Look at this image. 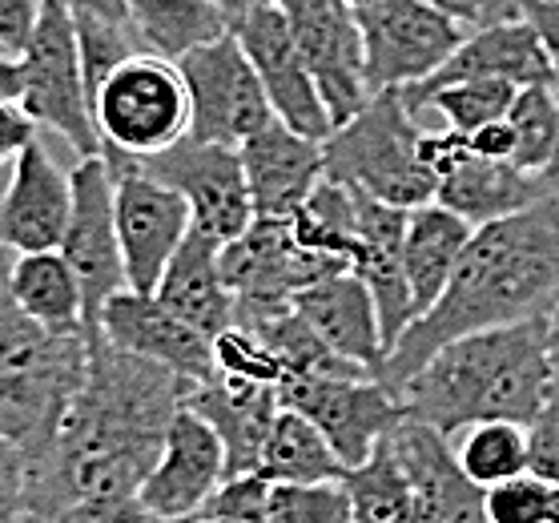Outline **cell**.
Returning <instances> with one entry per match:
<instances>
[{
    "label": "cell",
    "instance_id": "cell-1",
    "mask_svg": "<svg viewBox=\"0 0 559 523\" xmlns=\"http://www.w3.org/2000/svg\"><path fill=\"white\" fill-rule=\"evenodd\" d=\"M190 387L186 375L121 350L97 322H85V375L49 439L25 451L21 520L76 496H138Z\"/></svg>",
    "mask_w": 559,
    "mask_h": 523
},
{
    "label": "cell",
    "instance_id": "cell-2",
    "mask_svg": "<svg viewBox=\"0 0 559 523\" xmlns=\"http://www.w3.org/2000/svg\"><path fill=\"white\" fill-rule=\"evenodd\" d=\"M559 302V202L544 193L515 214L475 226L455 274L427 314L394 338L379 379L394 399L443 343L523 319H544Z\"/></svg>",
    "mask_w": 559,
    "mask_h": 523
},
{
    "label": "cell",
    "instance_id": "cell-3",
    "mask_svg": "<svg viewBox=\"0 0 559 523\" xmlns=\"http://www.w3.org/2000/svg\"><path fill=\"white\" fill-rule=\"evenodd\" d=\"M547 322L523 319L443 343L399 391L403 415L459 435L471 423H532L551 395Z\"/></svg>",
    "mask_w": 559,
    "mask_h": 523
},
{
    "label": "cell",
    "instance_id": "cell-4",
    "mask_svg": "<svg viewBox=\"0 0 559 523\" xmlns=\"http://www.w3.org/2000/svg\"><path fill=\"white\" fill-rule=\"evenodd\" d=\"M13 250L0 246V435L33 451L52 435L85 375V326L49 331L9 290Z\"/></svg>",
    "mask_w": 559,
    "mask_h": 523
},
{
    "label": "cell",
    "instance_id": "cell-5",
    "mask_svg": "<svg viewBox=\"0 0 559 523\" xmlns=\"http://www.w3.org/2000/svg\"><path fill=\"white\" fill-rule=\"evenodd\" d=\"M423 129L399 90L370 93L350 121L322 138L326 178L379 198L386 205L415 210L435 202V178L419 157Z\"/></svg>",
    "mask_w": 559,
    "mask_h": 523
},
{
    "label": "cell",
    "instance_id": "cell-6",
    "mask_svg": "<svg viewBox=\"0 0 559 523\" xmlns=\"http://www.w3.org/2000/svg\"><path fill=\"white\" fill-rule=\"evenodd\" d=\"M102 154L153 157L190 133V97L178 61L150 49L117 61L90 97Z\"/></svg>",
    "mask_w": 559,
    "mask_h": 523
},
{
    "label": "cell",
    "instance_id": "cell-7",
    "mask_svg": "<svg viewBox=\"0 0 559 523\" xmlns=\"http://www.w3.org/2000/svg\"><path fill=\"white\" fill-rule=\"evenodd\" d=\"M21 61V105L37 121V129H52L76 150V157H102V133L93 126L85 73H81V52H76L73 13L45 0L25 49L16 52Z\"/></svg>",
    "mask_w": 559,
    "mask_h": 523
},
{
    "label": "cell",
    "instance_id": "cell-8",
    "mask_svg": "<svg viewBox=\"0 0 559 523\" xmlns=\"http://www.w3.org/2000/svg\"><path fill=\"white\" fill-rule=\"evenodd\" d=\"M178 69L186 81V97H190V133L186 138L217 141V145L238 150L254 129H262L274 117L266 90L234 37V28L198 49L181 52Z\"/></svg>",
    "mask_w": 559,
    "mask_h": 523
},
{
    "label": "cell",
    "instance_id": "cell-9",
    "mask_svg": "<svg viewBox=\"0 0 559 523\" xmlns=\"http://www.w3.org/2000/svg\"><path fill=\"white\" fill-rule=\"evenodd\" d=\"M355 25L370 93L407 90L431 78L471 33L455 16L427 9L419 0H374L367 9H355Z\"/></svg>",
    "mask_w": 559,
    "mask_h": 523
},
{
    "label": "cell",
    "instance_id": "cell-10",
    "mask_svg": "<svg viewBox=\"0 0 559 523\" xmlns=\"http://www.w3.org/2000/svg\"><path fill=\"white\" fill-rule=\"evenodd\" d=\"M278 403L298 411L326 435L343 467H358L370 447L403 419V403L374 375H298L278 379Z\"/></svg>",
    "mask_w": 559,
    "mask_h": 523
},
{
    "label": "cell",
    "instance_id": "cell-11",
    "mask_svg": "<svg viewBox=\"0 0 559 523\" xmlns=\"http://www.w3.org/2000/svg\"><path fill=\"white\" fill-rule=\"evenodd\" d=\"M114 174V222L121 266H126L129 290L153 294L157 278L174 250L181 246L186 230L193 226V214L186 198L174 186L150 178L121 154H102Z\"/></svg>",
    "mask_w": 559,
    "mask_h": 523
},
{
    "label": "cell",
    "instance_id": "cell-12",
    "mask_svg": "<svg viewBox=\"0 0 559 523\" xmlns=\"http://www.w3.org/2000/svg\"><path fill=\"white\" fill-rule=\"evenodd\" d=\"M150 178L166 181L186 198L193 214V226L205 230L214 242L226 246L229 238L254 222V205L246 190L242 157L234 145H217V141H193L181 138L169 150L153 157H129Z\"/></svg>",
    "mask_w": 559,
    "mask_h": 523
},
{
    "label": "cell",
    "instance_id": "cell-13",
    "mask_svg": "<svg viewBox=\"0 0 559 523\" xmlns=\"http://www.w3.org/2000/svg\"><path fill=\"white\" fill-rule=\"evenodd\" d=\"M222 278L234 294V310L242 307H286L306 282L331 270H350L338 258L306 250L290 234L286 217H254L238 238L222 246Z\"/></svg>",
    "mask_w": 559,
    "mask_h": 523
},
{
    "label": "cell",
    "instance_id": "cell-14",
    "mask_svg": "<svg viewBox=\"0 0 559 523\" xmlns=\"http://www.w3.org/2000/svg\"><path fill=\"white\" fill-rule=\"evenodd\" d=\"M274 4L290 25V37L322 93L331 121L334 126L350 121L370 97L355 13L343 0H274Z\"/></svg>",
    "mask_w": 559,
    "mask_h": 523
},
{
    "label": "cell",
    "instance_id": "cell-15",
    "mask_svg": "<svg viewBox=\"0 0 559 523\" xmlns=\"http://www.w3.org/2000/svg\"><path fill=\"white\" fill-rule=\"evenodd\" d=\"M234 37L242 45V52L254 64L258 81L266 90V102L274 109L282 126L298 129L306 138L322 141L334 129L326 105H322V93H318L310 69H306L302 52L294 45L290 25L274 0H262L250 13H242L234 21Z\"/></svg>",
    "mask_w": 559,
    "mask_h": 523
},
{
    "label": "cell",
    "instance_id": "cell-16",
    "mask_svg": "<svg viewBox=\"0 0 559 523\" xmlns=\"http://www.w3.org/2000/svg\"><path fill=\"white\" fill-rule=\"evenodd\" d=\"M69 181H73V205H69V222L57 250L81 278L85 322H93L105 298L126 286L114 222V174L105 166V157H81L69 169Z\"/></svg>",
    "mask_w": 559,
    "mask_h": 523
},
{
    "label": "cell",
    "instance_id": "cell-17",
    "mask_svg": "<svg viewBox=\"0 0 559 523\" xmlns=\"http://www.w3.org/2000/svg\"><path fill=\"white\" fill-rule=\"evenodd\" d=\"M467 78H499V81H511V85L551 81V61H547L544 40H539L532 21L527 16H503V21L475 25L431 78L415 81V85H407V90L399 93L411 105V114L419 117L435 90Z\"/></svg>",
    "mask_w": 559,
    "mask_h": 523
},
{
    "label": "cell",
    "instance_id": "cell-18",
    "mask_svg": "<svg viewBox=\"0 0 559 523\" xmlns=\"http://www.w3.org/2000/svg\"><path fill=\"white\" fill-rule=\"evenodd\" d=\"M226 479V451L210 423L193 407H181L169 423L162 451L138 487L141 508L150 515H190Z\"/></svg>",
    "mask_w": 559,
    "mask_h": 523
},
{
    "label": "cell",
    "instance_id": "cell-19",
    "mask_svg": "<svg viewBox=\"0 0 559 523\" xmlns=\"http://www.w3.org/2000/svg\"><path fill=\"white\" fill-rule=\"evenodd\" d=\"M93 322L121 350H133V355L157 362V367L178 370L190 383H202V379L214 375V346H210V338L198 334L193 326H186L153 294L121 286V290L105 298Z\"/></svg>",
    "mask_w": 559,
    "mask_h": 523
},
{
    "label": "cell",
    "instance_id": "cell-20",
    "mask_svg": "<svg viewBox=\"0 0 559 523\" xmlns=\"http://www.w3.org/2000/svg\"><path fill=\"white\" fill-rule=\"evenodd\" d=\"M73 205V181L69 169L57 166V157L33 138L13 157V178L0 193V246L13 254L33 250H57Z\"/></svg>",
    "mask_w": 559,
    "mask_h": 523
},
{
    "label": "cell",
    "instance_id": "cell-21",
    "mask_svg": "<svg viewBox=\"0 0 559 523\" xmlns=\"http://www.w3.org/2000/svg\"><path fill=\"white\" fill-rule=\"evenodd\" d=\"M403 205H386L379 198L355 190V274L370 290L374 314H379L382 346L391 350L394 338L415 322V298H411L407 274H403V234H407Z\"/></svg>",
    "mask_w": 559,
    "mask_h": 523
},
{
    "label": "cell",
    "instance_id": "cell-22",
    "mask_svg": "<svg viewBox=\"0 0 559 523\" xmlns=\"http://www.w3.org/2000/svg\"><path fill=\"white\" fill-rule=\"evenodd\" d=\"M391 439L415 487V523H491L484 487L459 467L447 435L403 415L391 427Z\"/></svg>",
    "mask_w": 559,
    "mask_h": 523
},
{
    "label": "cell",
    "instance_id": "cell-23",
    "mask_svg": "<svg viewBox=\"0 0 559 523\" xmlns=\"http://www.w3.org/2000/svg\"><path fill=\"white\" fill-rule=\"evenodd\" d=\"M238 157H242L254 217H290L306 202V193L326 178L322 141L282 126L278 117L254 129L238 145Z\"/></svg>",
    "mask_w": 559,
    "mask_h": 523
},
{
    "label": "cell",
    "instance_id": "cell-24",
    "mask_svg": "<svg viewBox=\"0 0 559 523\" xmlns=\"http://www.w3.org/2000/svg\"><path fill=\"white\" fill-rule=\"evenodd\" d=\"M294 314L310 326V331L331 346L334 355L350 358L370 375H379L386 346L379 334V314L370 302V290L362 286L355 270H331L306 282L302 290L290 298Z\"/></svg>",
    "mask_w": 559,
    "mask_h": 523
},
{
    "label": "cell",
    "instance_id": "cell-25",
    "mask_svg": "<svg viewBox=\"0 0 559 523\" xmlns=\"http://www.w3.org/2000/svg\"><path fill=\"white\" fill-rule=\"evenodd\" d=\"M217 254H222V242L190 226L162 270L157 286H153V298L205 338H217L234 326V294L222 278V258Z\"/></svg>",
    "mask_w": 559,
    "mask_h": 523
},
{
    "label": "cell",
    "instance_id": "cell-26",
    "mask_svg": "<svg viewBox=\"0 0 559 523\" xmlns=\"http://www.w3.org/2000/svg\"><path fill=\"white\" fill-rule=\"evenodd\" d=\"M186 407H193L222 439L226 451V475L258 472V455L266 443V431L278 415V387L266 383H238L210 375L190 387Z\"/></svg>",
    "mask_w": 559,
    "mask_h": 523
},
{
    "label": "cell",
    "instance_id": "cell-27",
    "mask_svg": "<svg viewBox=\"0 0 559 523\" xmlns=\"http://www.w3.org/2000/svg\"><path fill=\"white\" fill-rule=\"evenodd\" d=\"M544 193L547 186L539 174H527L503 157H479L471 150L435 181V202L447 205L451 214H459L471 226L499 222L523 205L539 202Z\"/></svg>",
    "mask_w": 559,
    "mask_h": 523
},
{
    "label": "cell",
    "instance_id": "cell-28",
    "mask_svg": "<svg viewBox=\"0 0 559 523\" xmlns=\"http://www.w3.org/2000/svg\"><path fill=\"white\" fill-rule=\"evenodd\" d=\"M475 226L451 214L439 202H423L407 214L403 234V274H407L411 298H415V319L431 310V302L443 294V286L455 274L459 258L467 250Z\"/></svg>",
    "mask_w": 559,
    "mask_h": 523
},
{
    "label": "cell",
    "instance_id": "cell-29",
    "mask_svg": "<svg viewBox=\"0 0 559 523\" xmlns=\"http://www.w3.org/2000/svg\"><path fill=\"white\" fill-rule=\"evenodd\" d=\"M9 290L28 319L49 331H81L85 326V290L61 250H33L13 254L9 262Z\"/></svg>",
    "mask_w": 559,
    "mask_h": 523
},
{
    "label": "cell",
    "instance_id": "cell-30",
    "mask_svg": "<svg viewBox=\"0 0 559 523\" xmlns=\"http://www.w3.org/2000/svg\"><path fill=\"white\" fill-rule=\"evenodd\" d=\"M343 472V460L334 455L326 435L306 415L278 403V415L270 423L262 455H258V475L266 484H322V479H338Z\"/></svg>",
    "mask_w": 559,
    "mask_h": 523
},
{
    "label": "cell",
    "instance_id": "cell-31",
    "mask_svg": "<svg viewBox=\"0 0 559 523\" xmlns=\"http://www.w3.org/2000/svg\"><path fill=\"white\" fill-rule=\"evenodd\" d=\"M126 13L141 49L169 61H178L181 52L198 49L229 28V16L214 0H126Z\"/></svg>",
    "mask_w": 559,
    "mask_h": 523
},
{
    "label": "cell",
    "instance_id": "cell-32",
    "mask_svg": "<svg viewBox=\"0 0 559 523\" xmlns=\"http://www.w3.org/2000/svg\"><path fill=\"white\" fill-rule=\"evenodd\" d=\"M343 487L350 499V523H415V487L391 431L370 447L358 467H346Z\"/></svg>",
    "mask_w": 559,
    "mask_h": 523
},
{
    "label": "cell",
    "instance_id": "cell-33",
    "mask_svg": "<svg viewBox=\"0 0 559 523\" xmlns=\"http://www.w3.org/2000/svg\"><path fill=\"white\" fill-rule=\"evenodd\" d=\"M286 222H290V234L306 250L355 266L358 238H355V190L350 186L322 178Z\"/></svg>",
    "mask_w": 559,
    "mask_h": 523
},
{
    "label": "cell",
    "instance_id": "cell-34",
    "mask_svg": "<svg viewBox=\"0 0 559 523\" xmlns=\"http://www.w3.org/2000/svg\"><path fill=\"white\" fill-rule=\"evenodd\" d=\"M451 451L467 479H475L487 491L511 475L527 472V427L508 419L471 423L459 435H451Z\"/></svg>",
    "mask_w": 559,
    "mask_h": 523
},
{
    "label": "cell",
    "instance_id": "cell-35",
    "mask_svg": "<svg viewBox=\"0 0 559 523\" xmlns=\"http://www.w3.org/2000/svg\"><path fill=\"white\" fill-rule=\"evenodd\" d=\"M511 126V166L527 169V174H544V166L556 154L559 141V93L551 81H535L520 85L508 109Z\"/></svg>",
    "mask_w": 559,
    "mask_h": 523
},
{
    "label": "cell",
    "instance_id": "cell-36",
    "mask_svg": "<svg viewBox=\"0 0 559 523\" xmlns=\"http://www.w3.org/2000/svg\"><path fill=\"white\" fill-rule=\"evenodd\" d=\"M520 85L499 78H467V81H451L443 90H435L427 97V109L443 117V129H455V133H471V129L487 126V121H499L508 117L511 97H515Z\"/></svg>",
    "mask_w": 559,
    "mask_h": 523
},
{
    "label": "cell",
    "instance_id": "cell-37",
    "mask_svg": "<svg viewBox=\"0 0 559 523\" xmlns=\"http://www.w3.org/2000/svg\"><path fill=\"white\" fill-rule=\"evenodd\" d=\"M266 523H350L343 475L322 484H270Z\"/></svg>",
    "mask_w": 559,
    "mask_h": 523
},
{
    "label": "cell",
    "instance_id": "cell-38",
    "mask_svg": "<svg viewBox=\"0 0 559 523\" xmlns=\"http://www.w3.org/2000/svg\"><path fill=\"white\" fill-rule=\"evenodd\" d=\"M73 28H76V52H81V73H85V93L93 97V90L105 81V73L117 61H126L129 52H138L141 40L129 25L105 21L97 13H73Z\"/></svg>",
    "mask_w": 559,
    "mask_h": 523
},
{
    "label": "cell",
    "instance_id": "cell-39",
    "mask_svg": "<svg viewBox=\"0 0 559 523\" xmlns=\"http://www.w3.org/2000/svg\"><path fill=\"white\" fill-rule=\"evenodd\" d=\"M214 346V375L222 379H238V383H266L278 387L282 362L258 334L242 331V326H229L217 338H210Z\"/></svg>",
    "mask_w": 559,
    "mask_h": 523
},
{
    "label": "cell",
    "instance_id": "cell-40",
    "mask_svg": "<svg viewBox=\"0 0 559 523\" xmlns=\"http://www.w3.org/2000/svg\"><path fill=\"white\" fill-rule=\"evenodd\" d=\"M484 508L491 523H547L551 520V484L523 472L503 484L487 487Z\"/></svg>",
    "mask_w": 559,
    "mask_h": 523
},
{
    "label": "cell",
    "instance_id": "cell-41",
    "mask_svg": "<svg viewBox=\"0 0 559 523\" xmlns=\"http://www.w3.org/2000/svg\"><path fill=\"white\" fill-rule=\"evenodd\" d=\"M33 138L37 121L21 105V61L13 52H0V166H9Z\"/></svg>",
    "mask_w": 559,
    "mask_h": 523
},
{
    "label": "cell",
    "instance_id": "cell-42",
    "mask_svg": "<svg viewBox=\"0 0 559 523\" xmlns=\"http://www.w3.org/2000/svg\"><path fill=\"white\" fill-rule=\"evenodd\" d=\"M270 484L258 472L226 475L217 491L202 503V511L217 523H266Z\"/></svg>",
    "mask_w": 559,
    "mask_h": 523
},
{
    "label": "cell",
    "instance_id": "cell-43",
    "mask_svg": "<svg viewBox=\"0 0 559 523\" xmlns=\"http://www.w3.org/2000/svg\"><path fill=\"white\" fill-rule=\"evenodd\" d=\"M21 523H150V511L141 508L138 496H76Z\"/></svg>",
    "mask_w": 559,
    "mask_h": 523
},
{
    "label": "cell",
    "instance_id": "cell-44",
    "mask_svg": "<svg viewBox=\"0 0 559 523\" xmlns=\"http://www.w3.org/2000/svg\"><path fill=\"white\" fill-rule=\"evenodd\" d=\"M527 427V472L539 475L544 484L559 487V391L551 387V395L539 411H535Z\"/></svg>",
    "mask_w": 559,
    "mask_h": 523
},
{
    "label": "cell",
    "instance_id": "cell-45",
    "mask_svg": "<svg viewBox=\"0 0 559 523\" xmlns=\"http://www.w3.org/2000/svg\"><path fill=\"white\" fill-rule=\"evenodd\" d=\"M25 447L9 435H0V523H21V515H25Z\"/></svg>",
    "mask_w": 559,
    "mask_h": 523
},
{
    "label": "cell",
    "instance_id": "cell-46",
    "mask_svg": "<svg viewBox=\"0 0 559 523\" xmlns=\"http://www.w3.org/2000/svg\"><path fill=\"white\" fill-rule=\"evenodd\" d=\"M45 0H0V52H21Z\"/></svg>",
    "mask_w": 559,
    "mask_h": 523
},
{
    "label": "cell",
    "instance_id": "cell-47",
    "mask_svg": "<svg viewBox=\"0 0 559 523\" xmlns=\"http://www.w3.org/2000/svg\"><path fill=\"white\" fill-rule=\"evenodd\" d=\"M523 16L535 25L551 61V85L559 93V0H523Z\"/></svg>",
    "mask_w": 559,
    "mask_h": 523
},
{
    "label": "cell",
    "instance_id": "cell-48",
    "mask_svg": "<svg viewBox=\"0 0 559 523\" xmlns=\"http://www.w3.org/2000/svg\"><path fill=\"white\" fill-rule=\"evenodd\" d=\"M471 145V154H479V157H503V162H511V126H508V117H499V121H487V126L479 129H471V133H463Z\"/></svg>",
    "mask_w": 559,
    "mask_h": 523
},
{
    "label": "cell",
    "instance_id": "cell-49",
    "mask_svg": "<svg viewBox=\"0 0 559 523\" xmlns=\"http://www.w3.org/2000/svg\"><path fill=\"white\" fill-rule=\"evenodd\" d=\"M419 4H427V9H439V13L455 16L459 25H484V0H419Z\"/></svg>",
    "mask_w": 559,
    "mask_h": 523
},
{
    "label": "cell",
    "instance_id": "cell-50",
    "mask_svg": "<svg viewBox=\"0 0 559 523\" xmlns=\"http://www.w3.org/2000/svg\"><path fill=\"white\" fill-rule=\"evenodd\" d=\"M64 4L69 13H97L105 21H117V25H129V13H126V0H57ZM133 28V25H129Z\"/></svg>",
    "mask_w": 559,
    "mask_h": 523
},
{
    "label": "cell",
    "instance_id": "cell-51",
    "mask_svg": "<svg viewBox=\"0 0 559 523\" xmlns=\"http://www.w3.org/2000/svg\"><path fill=\"white\" fill-rule=\"evenodd\" d=\"M547 322V358H551V383L559 391V302L544 314Z\"/></svg>",
    "mask_w": 559,
    "mask_h": 523
},
{
    "label": "cell",
    "instance_id": "cell-52",
    "mask_svg": "<svg viewBox=\"0 0 559 523\" xmlns=\"http://www.w3.org/2000/svg\"><path fill=\"white\" fill-rule=\"evenodd\" d=\"M503 16H523V0H484V21H503Z\"/></svg>",
    "mask_w": 559,
    "mask_h": 523
},
{
    "label": "cell",
    "instance_id": "cell-53",
    "mask_svg": "<svg viewBox=\"0 0 559 523\" xmlns=\"http://www.w3.org/2000/svg\"><path fill=\"white\" fill-rule=\"evenodd\" d=\"M539 178H544L547 193H551V198L559 202V141H556V154H551V162L544 166V174H539Z\"/></svg>",
    "mask_w": 559,
    "mask_h": 523
},
{
    "label": "cell",
    "instance_id": "cell-54",
    "mask_svg": "<svg viewBox=\"0 0 559 523\" xmlns=\"http://www.w3.org/2000/svg\"><path fill=\"white\" fill-rule=\"evenodd\" d=\"M214 4H217V9H222V13L229 16V25H234L238 16L250 13V9H254V4H262V0H214Z\"/></svg>",
    "mask_w": 559,
    "mask_h": 523
},
{
    "label": "cell",
    "instance_id": "cell-55",
    "mask_svg": "<svg viewBox=\"0 0 559 523\" xmlns=\"http://www.w3.org/2000/svg\"><path fill=\"white\" fill-rule=\"evenodd\" d=\"M181 523H217V520H210L205 511H190V515H181Z\"/></svg>",
    "mask_w": 559,
    "mask_h": 523
},
{
    "label": "cell",
    "instance_id": "cell-56",
    "mask_svg": "<svg viewBox=\"0 0 559 523\" xmlns=\"http://www.w3.org/2000/svg\"><path fill=\"white\" fill-rule=\"evenodd\" d=\"M547 523H559V487H551V520Z\"/></svg>",
    "mask_w": 559,
    "mask_h": 523
},
{
    "label": "cell",
    "instance_id": "cell-57",
    "mask_svg": "<svg viewBox=\"0 0 559 523\" xmlns=\"http://www.w3.org/2000/svg\"><path fill=\"white\" fill-rule=\"evenodd\" d=\"M346 9H350V13H355V9H367V4H374V0H343Z\"/></svg>",
    "mask_w": 559,
    "mask_h": 523
}]
</instances>
